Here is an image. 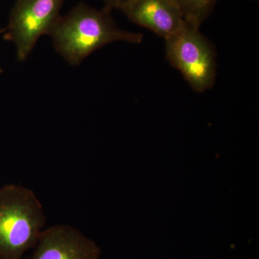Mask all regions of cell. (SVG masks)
<instances>
[{
  "instance_id": "7a4b0ae2",
  "label": "cell",
  "mask_w": 259,
  "mask_h": 259,
  "mask_svg": "<svg viewBox=\"0 0 259 259\" xmlns=\"http://www.w3.org/2000/svg\"><path fill=\"white\" fill-rule=\"evenodd\" d=\"M46 223L33 191L15 184L0 187V259H23L36 245Z\"/></svg>"
},
{
  "instance_id": "8992f818",
  "label": "cell",
  "mask_w": 259,
  "mask_h": 259,
  "mask_svg": "<svg viewBox=\"0 0 259 259\" xmlns=\"http://www.w3.org/2000/svg\"><path fill=\"white\" fill-rule=\"evenodd\" d=\"M118 9L131 21L164 39L189 26L174 0H125Z\"/></svg>"
},
{
  "instance_id": "ba28073f",
  "label": "cell",
  "mask_w": 259,
  "mask_h": 259,
  "mask_svg": "<svg viewBox=\"0 0 259 259\" xmlns=\"http://www.w3.org/2000/svg\"><path fill=\"white\" fill-rule=\"evenodd\" d=\"M105 2V4H106V6H105V8H106L107 10H111L113 9V8H117L118 9L120 5L122 4L123 2H125V0H104Z\"/></svg>"
},
{
  "instance_id": "277c9868",
  "label": "cell",
  "mask_w": 259,
  "mask_h": 259,
  "mask_svg": "<svg viewBox=\"0 0 259 259\" xmlns=\"http://www.w3.org/2000/svg\"><path fill=\"white\" fill-rule=\"evenodd\" d=\"M64 0H16L5 38L16 47L20 61L28 58L38 39L49 35L60 17Z\"/></svg>"
},
{
  "instance_id": "9c48e42d",
  "label": "cell",
  "mask_w": 259,
  "mask_h": 259,
  "mask_svg": "<svg viewBox=\"0 0 259 259\" xmlns=\"http://www.w3.org/2000/svg\"><path fill=\"white\" fill-rule=\"evenodd\" d=\"M5 30H0V33H1V32H4Z\"/></svg>"
},
{
  "instance_id": "3957f363",
  "label": "cell",
  "mask_w": 259,
  "mask_h": 259,
  "mask_svg": "<svg viewBox=\"0 0 259 259\" xmlns=\"http://www.w3.org/2000/svg\"><path fill=\"white\" fill-rule=\"evenodd\" d=\"M165 42L167 60L195 91L203 93L212 88L215 81V54L199 29L187 26Z\"/></svg>"
},
{
  "instance_id": "5b68a950",
  "label": "cell",
  "mask_w": 259,
  "mask_h": 259,
  "mask_svg": "<svg viewBox=\"0 0 259 259\" xmlns=\"http://www.w3.org/2000/svg\"><path fill=\"white\" fill-rule=\"evenodd\" d=\"M30 259H97L98 248L74 227L57 224L42 231Z\"/></svg>"
},
{
  "instance_id": "52a82bcc",
  "label": "cell",
  "mask_w": 259,
  "mask_h": 259,
  "mask_svg": "<svg viewBox=\"0 0 259 259\" xmlns=\"http://www.w3.org/2000/svg\"><path fill=\"white\" fill-rule=\"evenodd\" d=\"M186 23L192 28L199 29L209 16L218 0H174Z\"/></svg>"
},
{
  "instance_id": "6da1fadb",
  "label": "cell",
  "mask_w": 259,
  "mask_h": 259,
  "mask_svg": "<svg viewBox=\"0 0 259 259\" xmlns=\"http://www.w3.org/2000/svg\"><path fill=\"white\" fill-rule=\"evenodd\" d=\"M49 35L56 50L70 64H79L92 53L112 42L142 41L143 35L121 30L110 10H100L80 3L68 14L59 17Z\"/></svg>"
}]
</instances>
